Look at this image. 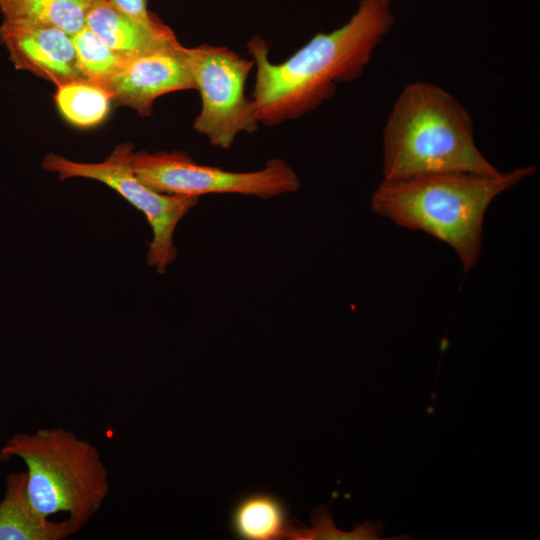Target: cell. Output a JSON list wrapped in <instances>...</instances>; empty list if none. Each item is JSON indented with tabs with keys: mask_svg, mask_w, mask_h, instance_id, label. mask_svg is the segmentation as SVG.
I'll return each instance as SVG.
<instances>
[{
	"mask_svg": "<svg viewBox=\"0 0 540 540\" xmlns=\"http://www.w3.org/2000/svg\"><path fill=\"white\" fill-rule=\"evenodd\" d=\"M391 0H361L341 27L318 33L279 64L269 44L255 35L247 43L256 66L252 101L266 126L301 117L331 99L338 84L358 78L393 24Z\"/></svg>",
	"mask_w": 540,
	"mask_h": 540,
	"instance_id": "obj_1",
	"label": "cell"
},
{
	"mask_svg": "<svg viewBox=\"0 0 540 540\" xmlns=\"http://www.w3.org/2000/svg\"><path fill=\"white\" fill-rule=\"evenodd\" d=\"M536 170L525 166L496 175L451 172L384 179L372 195L371 207L399 226L449 245L467 272L478 262L491 202Z\"/></svg>",
	"mask_w": 540,
	"mask_h": 540,
	"instance_id": "obj_2",
	"label": "cell"
},
{
	"mask_svg": "<svg viewBox=\"0 0 540 540\" xmlns=\"http://www.w3.org/2000/svg\"><path fill=\"white\" fill-rule=\"evenodd\" d=\"M451 172L500 173L475 144L466 108L435 84L410 83L383 129L384 179Z\"/></svg>",
	"mask_w": 540,
	"mask_h": 540,
	"instance_id": "obj_3",
	"label": "cell"
},
{
	"mask_svg": "<svg viewBox=\"0 0 540 540\" xmlns=\"http://www.w3.org/2000/svg\"><path fill=\"white\" fill-rule=\"evenodd\" d=\"M21 458L27 494L43 516L65 513L79 532L110 492L109 472L98 449L61 427L15 433L0 449V461Z\"/></svg>",
	"mask_w": 540,
	"mask_h": 540,
	"instance_id": "obj_4",
	"label": "cell"
},
{
	"mask_svg": "<svg viewBox=\"0 0 540 540\" xmlns=\"http://www.w3.org/2000/svg\"><path fill=\"white\" fill-rule=\"evenodd\" d=\"M133 145L121 143L102 162H78L48 153L42 167L56 173L60 180L88 178L99 181L118 192L141 211L152 228V239L146 255L147 264L159 274L175 261L177 249L174 232L180 220L198 203L199 197L164 194L143 183L131 163Z\"/></svg>",
	"mask_w": 540,
	"mask_h": 540,
	"instance_id": "obj_5",
	"label": "cell"
},
{
	"mask_svg": "<svg viewBox=\"0 0 540 540\" xmlns=\"http://www.w3.org/2000/svg\"><path fill=\"white\" fill-rule=\"evenodd\" d=\"M131 163L143 183L171 195L236 193L268 199L296 192L301 185L293 168L280 158L270 159L263 169L251 172L201 165L180 151L133 152Z\"/></svg>",
	"mask_w": 540,
	"mask_h": 540,
	"instance_id": "obj_6",
	"label": "cell"
},
{
	"mask_svg": "<svg viewBox=\"0 0 540 540\" xmlns=\"http://www.w3.org/2000/svg\"><path fill=\"white\" fill-rule=\"evenodd\" d=\"M184 54L202 101L193 128L222 149L229 148L241 132H256L257 111L244 92L253 59L209 44L184 47Z\"/></svg>",
	"mask_w": 540,
	"mask_h": 540,
	"instance_id": "obj_7",
	"label": "cell"
},
{
	"mask_svg": "<svg viewBox=\"0 0 540 540\" xmlns=\"http://www.w3.org/2000/svg\"><path fill=\"white\" fill-rule=\"evenodd\" d=\"M104 88L113 106L131 108L143 117L151 116L158 97L196 89L180 43L130 58Z\"/></svg>",
	"mask_w": 540,
	"mask_h": 540,
	"instance_id": "obj_8",
	"label": "cell"
},
{
	"mask_svg": "<svg viewBox=\"0 0 540 540\" xmlns=\"http://www.w3.org/2000/svg\"><path fill=\"white\" fill-rule=\"evenodd\" d=\"M0 43L17 70L30 72L55 86L82 79L72 35L60 29L2 19Z\"/></svg>",
	"mask_w": 540,
	"mask_h": 540,
	"instance_id": "obj_9",
	"label": "cell"
},
{
	"mask_svg": "<svg viewBox=\"0 0 540 540\" xmlns=\"http://www.w3.org/2000/svg\"><path fill=\"white\" fill-rule=\"evenodd\" d=\"M86 26L114 51L132 58L179 44L163 22L150 25L127 15L108 0H96Z\"/></svg>",
	"mask_w": 540,
	"mask_h": 540,
	"instance_id": "obj_10",
	"label": "cell"
},
{
	"mask_svg": "<svg viewBox=\"0 0 540 540\" xmlns=\"http://www.w3.org/2000/svg\"><path fill=\"white\" fill-rule=\"evenodd\" d=\"M26 482V471L6 478L0 501V540H64L76 534L67 518L53 521L32 506Z\"/></svg>",
	"mask_w": 540,
	"mask_h": 540,
	"instance_id": "obj_11",
	"label": "cell"
},
{
	"mask_svg": "<svg viewBox=\"0 0 540 540\" xmlns=\"http://www.w3.org/2000/svg\"><path fill=\"white\" fill-rule=\"evenodd\" d=\"M229 526L236 538L244 540L294 538L286 504L277 495L265 491L240 497L231 508Z\"/></svg>",
	"mask_w": 540,
	"mask_h": 540,
	"instance_id": "obj_12",
	"label": "cell"
},
{
	"mask_svg": "<svg viewBox=\"0 0 540 540\" xmlns=\"http://www.w3.org/2000/svg\"><path fill=\"white\" fill-rule=\"evenodd\" d=\"M96 0H0L2 19L53 27L70 35L86 26Z\"/></svg>",
	"mask_w": 540,
	"mask_h": 540,
	"instance_id": "obj_13",
	"label": "cell"
},
{
	"mask_svg": "<svg viewBox=\"0 0 540 540\" xmlns=\"http://www.w3.org/2000/svg\"><path fill=\"white\" fill-rule=\"evenodd\" d=\"M53 97L61 116L78 128L101 124L112 105L110 94L104 87L83 79L57 85Z\"/></svg>",
	"mask_w": 540,
	"mask_h": 540,
	"instance_id": "obj_14",
	"label": "cell"
},
{
	"mask_svg": "<svg viewBox=\"0 0 540 540\" xmlns=\"http://www.w3.org/2000/svg\"><path fill=\"white\" fill-rule=\"evenodd\" d=\"M72 41L81 78L102 87L119 73L130 59L107 46L87 26L73 34Z\"/></svg>",
	"mask_w": 540,
	"mask_h": 540,
	"instance_id": "obj_15",
	"label": "cell"
},
{
	"mask_svg": "<svg viewBox=\"0 0 540 540\" xmlns=\"http://www.w3.org/2000/svg\"><path fill=\"white\" fill-rule=\"evenodd\" d=\"M132 18L146 24L155 25L162 21L147 8L148 0H108Z\"/></svg>",
	"mask_w": 540,
	"mask_h": 540,
	"instance_id": "obj_16",
	"label": "cell"
}]
</instances>
